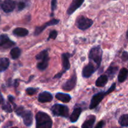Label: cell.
I'll return each mask as SVG.
<instances>
[{"instance_id": "1", "label": "cell", "mask_w": 128, "mask_h": 128, "mask_svg": "<svg viewBox=\"0 0 128 128\" xmlns=\"http://www.w3.org/2000/svg\"><path fill=\"white\" fill-rule=\"evenodd\" d=\"M36 118V128H51L52 120L46 113L43 112H37Z\"/></svg>"}, {"instance_id": "2", "label": "cell", "mask_w": 128, "mask_h": 128, "mask_svg": "<svg viewBox=\"0 0 128 128\" xmlns=\"http://www.w3.org/2000/svg\"><path fill=\"white\" fill-rule=\"evenodd\" d=\"M115 86H116V84H115V82H114V83L112 84V86L110 87V88H109L107 91L99 92V93L94 95L92 98L91 101H90L89 108H90V110H92V109H94L95 108H96L97 106L99 104V103L102 101V100L104 99V98L105 97V96H107V95L109 94V93H110V92H112L113 91L115 90Z\"/></svg>"}, {"instance_id": "3", "label": "cell", "mask_w": 128, "mask_h": 128, "mask_svg": "<svg viewBox=\"0 0 128 128\" xmlns=\"http://www.w3.org/2000/svg\"><path fill=\"white\" fill-rule=\"evenodd\" d=\"M18 116H21L23 120L24 124L26 126H30L33 123V114L29 110H26L23 106H18L15 109Z\"/></svg>"}, {"instance_id": "4", "label": "cell", "mask_w": 128, "mask_h": 128, "mask_svg": "<svg viewBox=\"0 0 128 128\" xmlns=\"http://www.w3.org/2000/svg\"><path fill=\"white\" fill-rule=\"evenodd\" d=\"M102 57V50L99 46L93 47L89 51V60L96 64V68L97 69L99 68L101 63Z\"/></svg>"}, {"instance_id": "5", "label": "cell", "mask_w": 128, "mask_h": 128, "mask_svg": "<svg viewBox=\"0 0 128 128\" xmlns=\"http://www.w3.org/2000/svg\"><path fill=\"white\" fill-rule=\"evenodd\" d=\"M51 111L55 116L68 118L69 114V109L67 106L60 104H54L51 107Z\"/></svg>"}, {"instance_id": "6", "label": "cell", "mask_w": 128, "mask_h": 128, "mask_svg": "<svg viewBox=\"0 0 128 128\" xmlns=\"http://www.w3.org/2000/svg\"><path fill=\"white\" fill-rule=\"evenodd\" d=\"M93 22H94L91 19L82 16L78 18L77 20L76 25L78 28L84 31L91 27L92 25L93 24Z\"/></svg>"}, {"instance_id": "7", "label": "cell", "mask_w": 128, "mask_h": 128, "mask_svg": "<svg viewBox=\"0 0 128 128\" xmlns=\"http://www.w3.org/2000/svg\"><path fill=\"white\" fill-rule=\"evenodd\" d=\"M59 22H60V21H59L58 20L52 19V20H51L50 21L45 22V23L44 24H43L42 26H37V27L35 28V32H34V35H35V36H38V35L40 34L41 32H43V31L46 29V27L50 26H53V25H56Z\"/></svg>"}, {"instance_id": "8", "label": "cell", "mask_w": 128, "mask_h": 128, "mask_svg": "<svg viewBox=\"0 0 128 128\" xmlns=\"http://www.w3.org/2000/svg\"><path fill=\"white\" fill-rule=\"evenodd\" d=\"M77 83V75L75 73H74L71 78L66 81L62 85V89L64 91H70L72 90L75 87Z\"/></svg>"}, {"instance_id": "9", "label": "cell", "mask_w": 128, "mask_h": 128, "mask_svg": "<svg viewBox=\"0 0 128 128\" xmlns=\"http://www.w3.org/2000/svg\"><path fill=\"white\" fill-rule=\"evenodd\" d=\"M1 7L5 12H12L16 7V2L13 0H5L1 3Z\"/></svg>"}, {"instance_id": "10", "label": "cell", "mask_w": 128, "mask_h": 128, "mask_svg": "<svg viewBox=\"0 0 128 128\" xmlns=\"http://www.w3.org/2000/svg\"><path fill=\"white\" fill-rule=\"evenodd\" d=\"M97 70V68L94 66L92 62L88 64L85 66L82 70V76L85 78H88L90 77L93 73Z\"/></svg>"}, {"instance_id": "11", "label": "cell", "mask_w": 128, "mask_h": 128, "mask_svg": "<svg viewBox=\"0 0 128 128\" xmlns=\"http://www.w3.org/2000/svg\"><path fill=\"white\" fill-rule=\"evenodd\" d=\"M15 44V42L11 41L8 36L5 34H2L0 36V46L4 49H8L11 48Z\"/></svg>"}, {"instance_id": "12", "label": "cell", "mask_w": 128, "mask_h": 128, "mask_svg": "<svg viewBox=\"0 0 128 128\" xmlns=\"http://www.w3.org/2000/svg\"><path fill=\"white\" fill-rule=\"evenodd\" d=\"M84 1V0H73L67 11V14L71 15L73 12H75L79 8L82 6Z\"/></svg>"}, {"instance_id": "13", "label": "cell", "mask_w": 128, "mask_h": 128, "mask_svg": "<svg viewBox=\"0 0 128 128\" xmlns=\"http://www.w3.org/2000/svg\"><path fill=\"white\" fill-rule=\"evenodd\" d=\"M52 94L50 92L47 91H44L39 94L38 96V101L41 103H45V102H50L53 100Z\"/></svg>"}, {"instance_id": "14", "label": "cell", "mask_w": 128, "mask_h": 128, "mask_svg": "<svg viewBox=\"0 0 128 128\" xmlns=\"http://www.w3.org/2000/svg\"><path fill=\"white\" fill-rule=\"evenodd\" d=\"M70 54L63 53L61 54V62H62V66L64 72L69 70L70 68V61H69Z\"/></svg>"}, {"instance_id": "15", "label": "cell", "mask_w": 128, "mask_h": 128, "mask_svg": "<svg viewBox=\"0 0 128 128\" xmlns=\"http://www.w3.org/2000/svg\"><path fill=\"white\" fill-rule=\"evenodd\" d=\"M95 121V116L91 115L87 117L85 122L83 123L82 128H92Z\"/></svg>"}, {"instance_id": "16", "label": "cell", "mask_w": 128, "mask_h": 128, "mask_svg": "<svg viewBox=\"0 0 128 128\" xmlns=\"http://www.w3.org/2000/svg\"><path fill=\"white\" fill-rule=\"evenodd\" d=\"M55 98L59 101H61L63 102H69L71 100V96L68 94L62 93V92H58L55 95Z\"/></svg>"}, {"instance_id": "17", "label": "cell", "mask_w": 128, "mask_h": 128, "mask_svg": "<svg viewBox=\"0 0 128 128\" xmlns=\"http://www.w3.org/2000/svg\"><path fill=\"white\" fill-rule=\"evenodd\" d=\"M108 81V76L106 74H102L99 76L96 80L95 85L97 87H104Z\"/></svg>"}, {"instance_id": "18", "label": "cell", "mask_w": 128, "mask_h": 128, "mask_svg": "<svg viewBox=\"0 0 128 128\" xmlns=\"http://www.w3.org/2000/svg\"><path fill=\"white\" fill-rule=\"evenodd\" d=\"M13 34L19 37H25L28 34V31L23 28H16L13 31Z\"/></svg>"}, {"instance_id": "19", "label": "cell", "mask_w": 128, "mask_h": 128, "mask_svg": "<svg viewBox=\"0 0 128 128\" xmlns=\"http://www.w3.org/2000/svg\"><path fill=\"white\" fill-rule=\"evenodd\" d=\"M82 112V109L80 108H77L74 109L72 113L71 114L70 116V120L72 122H75L79 119V116H80V114Z\"/></svg>"}, {"instance_id": "20", "label": "cell", "mask_w": 128, "mask_h": 128, "mask_svg": "<svg viewBox=\"0 0 128 128\" xmlns=\"http://www.w3.org/2000/svg\"><path fill=\"white\" fill-rule=\"evenodd\" d=\"M128 76V70L123 68L120 70L118 74V81L119 82H123L126 80Z\"/></svg>"}, {"instance_id": "21", "label": "cell", "mask_w": 128, "mask_h": 128, "mask_svg": "<svg viewBox=\"0 0 128 128\" xmlns=\"http://www.w3.org/2000/svg\"><path fill=\"white\" fill-rule=\"evenodd\" d=\"M10 66V60L6 58H0V71H4L7 70Z\"/></svg>"}, {"instance_id": "22", "label": "cell", "mask_w": 128, "mask_h": 128, "mask_svg": "<svg viewBox=\"0 0 128 128\" xmlns=\"http://www.w3.org/2000/svg\"><path fill=\"white\" fill-rule=\"evenodd\" d=\"M49 60H50V58H49L48 56V57L41 60L40 62H39L37 64V68L39 70H40V71H43V70H45L48 67V66Z\"/></svg>"}, {"instance_id": "23", "label": "cell", "mask_w": 128, "mask_h": 128, "mask_svg": "<svg viewBox=\"0 0 128 128\" xmlns=\"http://www.w3.org/2000/svg\"><path fill=\"white\" fill-rule=\"evenodd\" d=\"M118 71V67L117 66H111L107 69L106 71V73L107 74V76H109L110 78H112L115 74L117 73Z\"/></svg>"}, {"instance_id": "24", "label": "cell", "mask_w": 128, "mask_h": 128, "mask_svg": "<svg viewBox=\"0 0 128 128\" xmlns=\"http://www.w3.org/2000/svg\"><path fill=\"white\" fill-rule=\"evenodd\" d=\"M21 50L19 48H14L10 51V55L13 60H16L21 55Z\"/></svg>"}, {"instance_id": "25", "label": "cell", "mask_w": 128, "mask_h": 128, "mask_svg": "<svg viewBox=\"0 0 128 128\" xmlns=\"http://www.w3.org/2000/svg\"><path fill=\"white\" fill-rule=\"evenodd\" d=\"M119 122L120 126L124 127H128V114H123L120 117Z\"/></svg>"}, {"instance_id": "26", "label": "cell", "mask_w": 128, "mask_h": 128, "mask_svg": "<svg viewBox=\"0 0 128 128\" xmlns=\"http://www.w3.org/2000/svg\"><path fill=\"white\" fill-rule=\"evenodd\" d=\"M48 57V50H44V51H42L41 52H40V53L38 54L36 56V59L37 60H43V59L46 58Z\"/></svg>"}, {"instance_id": "27", "label": "cell", "mask_w": 128, "mask_h": 128, "mask_svg": "<svg viewBox=\"0 0 128 128\" xmlns=\"http://www.w3.org/2000/svg\"><path fill=\"white\" fill-rule=\"evenodd\" d=\"M38 90V88H28L26 90V93L28 95H30V96H31V95L35 94L36 92H37Z\"/></svg>"}, {"instance_id": "28", "label": "cell", "mask_w": 128, "mask_h": 128, "mask_svg": "<svg viewBox=\"0 0 128 128\" xmlns=\"http://www.w3.org/2000/svg\"><path fill=\"white\" fill-rule=\"evenodd\" d=\"M57 34H58V32L56 31H55V30L51 31V32H50V35H49L48 40H49V39H53V40H55L56 38V36H57Z\"/></svg>"}, {"instance_id": "29", "label": "cell", "mask_w": 128, "mask_h": 128, "mask_svg": "<svg viewBox=\"0 0 128 128\" xmlns=\"http://www.w3.org/2000/svg\"><path fill=\"white\" fill-rule=\"evenodd\" d=\"M3 109L8 112H12V109H11V106H10V105L9 104H4L3 106Z\"/></svg>"}, {"instance_id": "30", "label": "cell", "mask_w": 128, "mask_h": 128, "mask_svg": "<svg viewBox=\"0 0 128 128\" xmlns=\"http://www.w3.org/2000/svg\"><path fill=\"white\" fill-rule=\"evenodd\" d=\"M25 7H26V4H25V2H23V1L19 2L18 4V9L19 11H21Z\"/></svg>"}, {"instance_id": "31", "label": "cell", "mask_w": 128, "mask_h": 128, "mask_svg": "<svg viewBox=\"0 0 128 128\" xmlns=\"http://www.w3.org/2000/svg\"><path fill=\"white\" fill-rule=\"evenodd\" d=\"M121 58L122 60V61H126L128 60V52L126 51H124L122 54Z\"/></svg>"}, {"instance_id": "32", "label": "cell", "mask_w": 128, "mask_h": 128, "mask_svg": "<svg viewBox=\"0 0 128 128\" xmlns=\"http://www.w3.org/2000/svg\"><path fill=\"white\" fill-rule=\"evenodd\" d=\"M56 0H51V11H55V9L56 8Z\"/></svg>"}, {"instance_id": "33", "label": "cell", "mask_w": 128, "mask_h": 128, "mask_svg": "<svg viewBox=\"0 0 128 128\" xmlns=\"http://www.w3.org/2000/svg\"><path fill=\"white\" fill-rule=\"evenodd\" d=\"M104 124H105V122H104L103 121H101L96 125V126H95V128H102L103 126H104Z\"/></svg>"}, {"instance_id": "34", "label": "cell", "mask_w": 128, "mask_h": 128, "mask_svg": "<svg viewBox=\"0 0 128 128\" xmlns=\"http://www.w3.org/2000/svg\"><path fill=\"white\" fill-rule=\"evenodd\" d=\"M126 38H127V39L128 40V30H127V32H126Z\"/></svg>"}, {"instance_id": "35", "label": "cell", "mask_w": 128, "mask_h": 128, "mask_svg": "<svg viewBox=\"0 0 128 128\" xmlns=\"http://www.w3.org/2000/svg\"><path fill=\"white\" fill-rule=\"evenodd\" d=\"M76 128V127H71V128Z\"/></svg>"}, {"instance_id": "36", "label": "cell", "mask_w": 128, "mask_h": 128, "mask_svg": "<svg viewBox=\"0 0 128 128\" xmlns=\"http://www.w3.org/2000/svg\"><path fill=\"white\" fill-rule=\"evenodd\" d=\"M18 128L17 127H14V128Z\"/></svg>"}, {"instance_id": "37", "label": "cell", "mask_w": 128, "mask_h": 128, "mask_svg": "<svg viewBox=\"0 0 128 128\" xmlns=\"http://www.w3.org/2000/svg\"><path fill=\"white\" fill-rule=\"evenodd\" d=\"M0 20H1V18H0Z\"/></svg>"}]
</instances>
